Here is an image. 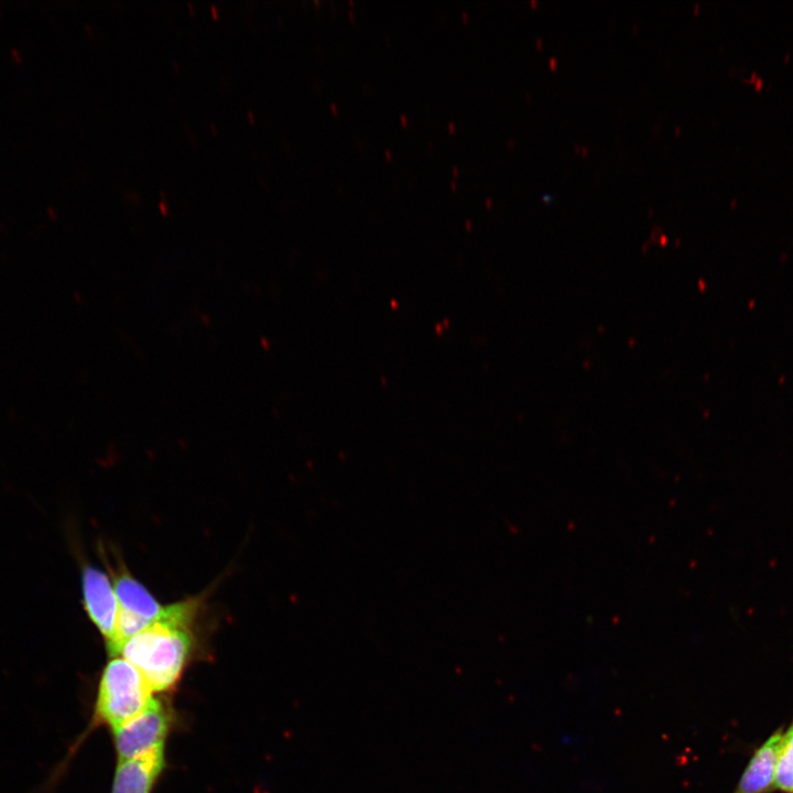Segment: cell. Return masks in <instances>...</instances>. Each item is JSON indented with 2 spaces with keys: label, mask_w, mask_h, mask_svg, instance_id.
<instances>
[{
  "label": "cell",
  "mask_w": 793,
  "mask_h": 793,
  "mask_svg": "<svg viewBox=\"0 0 793 793\" xmlns=\"http://www.w3.org/2000/svg\"><path fill=\"white\" fill-rule=\"evenodd\" d=\"M154 692L130 662L112 656L102 670L88 730L105 725L111 730L131 720L154 702Z\"/></svg>",
  "instance_id": "7a4b0ae2"
},
{
  "label": "cell",
  "mask_w": 793,
  "mask_h": 793,
  "mask_svg": "<svg viewBox=\"0 0 793 793\" xmlns=\"http://www.w3.org/2000/svg\"><path fill=\"white\" fill-rule=\"evenodd\" d=\"M775 787L793 793V724L783 731L775 772Z\"/></svg>",
  "instance_id": "ba28073f"
},
{
  "label": "cell",
  "mask_w": 793,
  "mask_h": 793,
  "mask_svg": "<svg viewBox=\"0 0 793 793\" xmlns=\"http://www.w3.org/2000/svg\"><path fill=\"white\" fill-rule=\"evenodd\" d=\"M111 579L120 611L142 620L148 626L162 616L165 606H162L124 566L119 565V568L113 571Z\"/></svg>",
  "instance_id": "52a82bcc"
},
{
  "label": "cell",
  "mask_w": 793,
  "mask_h": 793,
  "mask_svg": "<svg viewBox=\"0 0 793 793\" xmlns=\"http://www.w3.org/2000/svg\"><path fill=\"white\" fill-rule=\"evenodd\" d=\"M199 607L198 598L165 606L157 620L121 645L118 655L140 671L154 693L169 692L181 680L194 649L192 627Z\"/></svg>",
  "instance_id": "6da1fadb"
},
{
  "label": "cell",
  "mask_w": 793,
  "mask_h": 793,
  "mask_svg": "<svg viewBox=\"0 0 793 793\" xmlns=\"http://www.w3.org/2000/svg\"><path fill=\"white\" fill-rule=\"evenodd\" d=\"M47 214H48L51 217L56 218V213H55V209H54V208H52V207L47 208Z\"/></svg>",
  "instance_id": "30bf717a"
},
{
  "label": "cell",
  "mask_w": 793,
  "mask_h": 793,
  "mask_svg": "<svg viewBox=\"0 0 793 793\" xmlns=\"http://www.w3.org/2000/svg\"><path fill=\"white\" fill-rule=\"evenodd\" d=\"M782 729L775 730L753 753L732 793H770L775 772Z\"/></svg>",
  "instance_id": "8992f818"
},
{
  "label": "cell",
  "mask_w": 793,
  "mask_h": 793,
  "mask_svg": "<svg viewBox=\"0 0 793 793\" xmlns=\"http://www.w3.org/2000/svg\"><path fill=\"white\" fill-rule=\"evenodd\" d=\"M82 602L84 609L102 636L106 648L113 641L119 604L111 577L94 565L82 568Z\"/></svg>",
  "instance_id": "277c9868"
},
{
  "label": "cell",
  "mask_w": 793,
  "mask_h": 793,
  "mask_svg": "<svg viewBox=\"0 0 793 793\" xmlns=\"http://www.w3.org/2000/svg\"><path fill=\"white\" fill-rule=\"evenodd\" d=\"M164 768V746L137 758L119 761L111 793H151Z\"/></svg>",
  "instance_id": "5b68a950"
},
{
  "label": "cell",
  "mask_w": 793,
  "mask_h": 793,
  "mask_svg": "<svg viewBox=\"0 0 793 793\" xmlns=\"http://www.w3.org/2000/svg\"><path fill=\"white\" fill-rule=\"evenodd\" d=\"M210 10H211L213 14L216 17L217 15L216 7L211 6Z\"/></svg>",
  "instance_id": "8fae6325"
},
{
  "label": "cell",
  "mask_w": 793,
  "mask_h": 793,
  "mask_svg": "<svg viewBox=\"0 0 793 793\" xmlns=\"http://www.w3.org/2000/svg\"><path fill=\"white\" fill-rule=\"evenodd\" d=\"M170 725L169 710L155 698L141 714L113 728L111 731L118 762L164 746Z\"/></svg>",
  "instance_id": "3957f363"
},
{
  "label": "cell",
  "mask_w": 793,
  "mask_h": 793,
  "mask_svg": "<svg viewBox=\"0 0 793 793\" xmlns=\"http://www.w3.org/2000/svg\"><path fill=\"white\" fill-rule=\"evenodd\" d=\"M10 56L15 63H22L23 61L21 52L18 48H11Z\"/></svg>",
  "instance_id": "9c48e42d"
}]
</instances>
